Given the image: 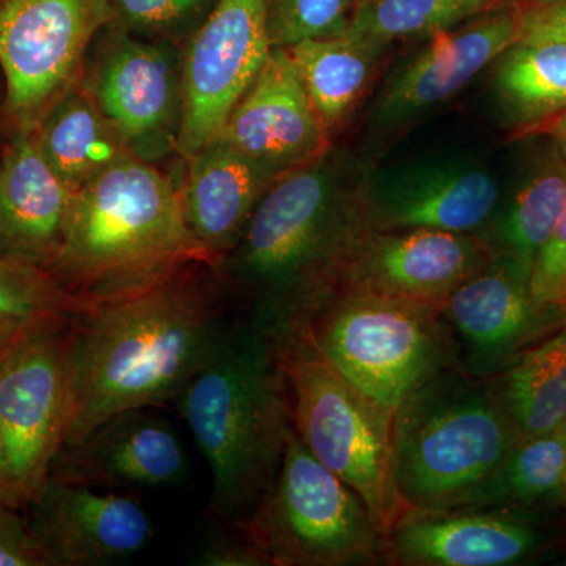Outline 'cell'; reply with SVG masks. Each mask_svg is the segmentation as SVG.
Masks as SVG:
<instances>
[{
    "label": "cell",
    "instance_id": "obj_1",
    "mask_svg": "<svg viewBox=\"0 0 566 566\" xmlns=\"http://www.w3.org/2000/svg\"><path fill=\"white\" fill-rule=\"evenodd\" d=\"M210 266L70 312L63 449L120 412L178 400L210 363L230 327L203 275Z\"/></svg>",
    "mask_w": 566,
    "mask_h": 566
},
{
    "label": "cell",
    "instance_id": "obj_2",
    "mask_svg": "<svg viewBox=\"0 0 566 566\" xmlns=\"http://www.w3.org/2000/svg\"><path fill=\"white\" fill-rule=\"evenodd\" d=\"M178 403L210 465L211 512L245 528L277 479L293 430L277 334L253 316L230 324Z\"/></svg>",
    "mask_w": 566,
    "mask_h": 566
},
{
    "label": "cell",
    "instance_id": "obj_3",
    "mask_svg": "<svg viewBox=\"0 0 566 566\" xmlns=\"http://www.w3.org/2000/svg\"><path fill=\"white\" fill-rule=\"evenodd\" d=\"M196 264L214 266V260L185 221L177 182L132 155L74 193L48 275L73 311Z\"/></svg>",
    "mask_w": 566,
    "mask_h": 566
},
{
    "label": "cell",
    "instance_id": "obj_4",
    "mask_svg": "<svg viewBox=\"0 0 566 566\" xmlns=\"http://www.w3.org/2000/svg\"><path fill=\"white\" fill-rule=\"evenodd\" d=\"M364 230V218L345 203L340 166L329 150L270 186L214 271L243 289L253 318L281 337L333 290L346 251Z\"/></svg>",
    "mask_w": 566,
    "mask_h": 566
},
{
    "label": "cell",
    "instance_id": "obj_5",
    "mask_svg": "<svg viewBox=\"0 0 566 566\" xmlns=\"http://www.w3.org/2000/svg\"><path fill=\"white\" fill-rule=\"evenodd\" d=\"M520 439L491 382L447 368L395 411V486L408 509L471 505Z\"/></svg>",
    "mask_w": 566,
    "mask_h": 566
},
{
    "label": "cell",
    "instance_id": "obj_6",
    "mask_svg": "<svg viewBox=\"0 0 566 566\" xmlns=\"http://www.w3.org/2000/svg\"><path fill=\"white\" fill-rule=\"evenodd\" d=\"M441 315L386 294L334 289L290 331H301L338 374L395 415L409 395L455 364Z\"/></svg>",
    "mask_w": 566,
    "mask_h": 566
},
{
    "label": "cell",
    "instance_id": "obj_7",
    "mask_svg": "<svg viewBox=\"0 0 566 566\" xmlns=\"http://www.w3.org/2000/svg\"><path fill=\"white\" fill-rule=\"evenodd\" d=\"M279 340L294 430L319 463L360 495L386 536L408 509L394 480V415L338 374L301 331Z\"/></svg>",
    "mask_w": 566,
    "mask_h": 566
},
{
    "label": "cell",
    "instance_id": "obj_8",
    "mask_svg": "<svg viewBox=\"0 0 566 566\" xmlns=\"http://www.w3.org/2000/svg\"><path fill=\"white\" fill-rule=\"evenodd\" d=\"M245 531L275 566L371 565L386 553L360 495L316 460L294 427L277 479Z\"/></svg>",
    "mask_w": 566,
    "mask_h": 566
},
{
    "label": "cell",
    "instance_id": "obj_9",
    "mask_svg": "<svg viewBox=\"0 0 566 566\" xmlns=\"http://www.w3.org/2000/svg\"><path fill=\"white\" fill-rule=\"evenodd\" d=\"M70 312L11 335L0 360V504L21 512L50 479L65 446Z\"/></svg>",
    "mask_w": 566,
    "mask_h": 566
},
{
    "label": "cell",
    "instance_id": "obj_10",
    "mask_svg": "<svg viewBox=\"0 0 566 566\" xmlns=\"http://www.w3.org/2000/svg\"><path fill=\"white\" fill-rule=\"evenodd\" d=\"M111 22L112 0H0V112L9 136L32 133L80 84L92 44Z\"/></svg>",
    "mask_w": 566,
    "mask_h": 566
},
{
    "label": "cell",
    "instance_id": "obj_11",
    "mask_svg": "<svg viewBox=\"0 0 566 566\" xmlns=\"http://www.w3.org/2000/svg\"><path fill=\"white\" fill-rule=\"evenodd\" d=\"M126 147L156 164L177 155L182 120V46L111 22L96 36L81 80Z\"/></svg>",
    "mask_w": 566,
    "mask_h": 566
},
{
    "label": "cell",
    "instance_id": "obj_12",
    "mask_svg": "<svg viewBox=\"0 0 566 566\" xmlns=\"http://www.w3.org/2000/svg\"><path fill=\"white\" fill-rule=\"evenodd\" d=\"M271 51L268 0H216L182 46L185 120L177 156L188 158L221 134Z\"/></svg>",
    "mask_w": 566,
    "mask_h": 566
},
{
    "label": "cell",
    "instance_id": "obj_13",
    "mask_svg": "<svg viewBox=\"0 0 566 566\" xmlns=\"http://www.w3.org/2000/svg\"><path fill=\"white\" fill-rule=\"evenodd\" d=\"M493 260L491 249L468 233L365 229L345 253L333 290H367L442 311Z\"/></svg>",
    "mask_w": 566,
    "mask_h": 566
},
{
    "label": "cell",
    "instance_id": "obj_14",
    "mask_svg": "<svg viewBox=\"0 0 566 566\" xmlns=\"http://www.w3.org/2000/svg\"><path fill=\"white\" fill-rule=\"evenodd\" d=\"M51 566H107L133 557L153 538L144 506L51 474L22 510Z\"/></svg>",
    "mask_w": 566,
    "mask_h": 566
},
{
    "label": "cell",
    "instance_id": "obj_15",
    "mask_svg": "<svg viewBox=\"0 0 566 566\" xmlns=\"http://www.w3.org/2000/svg\"><path fill=\"white\" fill-rule=\"evenodd\" d=\"M216 139L275 175L331 150V134L285 48H273Z\"/></svg>",
    "mask_w": 566,
    "mask_h": 566
},
{
    "label": "cell",
    "instance_id": "obj_16",
    "mask_svg": "<svg viewBox=\"0 0 566 566\" xmlns=\"http://www.w3.org/2000/svg\"><path fill=\"white\" fill-rule=\"evenodd\" d=\"M538 546L535 528L491 506L406 509L386 535L385 558L405 566H505Z\"/></svg>",
    "mask_w": 566,
    "mask_h": 566
},
{
    "label": "cell",
    "instance_id": "obj_17",
    "mask_svg": "<svg viewBox=\"0 0 566 566\" xmlns=\"http://www.w3.org/2000/svg\"><path fill=\"white\" fill-rule=\"evenodd\" d=\"M428 46L398 71L376 103L374 118L397 125L452 98L517 41L512 0L480 14L460 31L434 33Z\"/></svg>",
    "mask_w": 566,
    "mask_h": 566
},
{
    "label": "cell",
    "instance_id": "obj_18",
    "mask_svg": "<svg viewBox=\"0 0 566 566\" xmlns=\"http://www.w3.org/2000/svg\"><path fill=\"white\" fill-rule=\"evenodd\" d=\"M73 199L32 133L10 134L0 151V256L48 274L61 251Z\"/></svg>",
    "mask_w": 566,
    "mask_h": 566
},
{
    "label": "cell",
    "instance_id": "obj_19",
    "mask_svg": "<svg viewBox=\"0 0 566 566\" xmlns=\"http://www.w3.org/2000/svg\"><path fill=\"white\" fill-rule=\"evenodd\" d=\"M497 199V182L479 167H416L376 182L365 229L474 232L491 218Z\"/></svg>",
    "mask_w": 566,
    "mask_h": 566
},
{
    "label": "cell",
    "instance_id": "obj_20",
    "mask_svg": "<svg viewBox=\"0 0 566 566\" xmlns=\"http://www.w3.org/2000/svg\"><path fill=\"white\" fill-rule=\"evenodd\" d=\"M188 472L185 450L174 428L147 409L120 412L84 441L66 447L51 474L88 483L156 488L174 485Z\"/></svg>",
    "mask_w": 566,
    "mask_h": 566
},
{
    "label": "cell",
    "instance_id": "obj_21",
    "mask_svg": "<svg viewBox=\"0 0 566 566\" xmlns=\"http://www.w3.org/2000/svg\"><path fill=\"white\" fill-rule=\"evenodd\" d=\"M178 185L189 230L216 263L243 237L253 211L281 175L249 161L214 139L182 158Z\"/></svg>",
    "mask_w": 566,
    "mask_h": 566
},
{
    "label": "cell",
    "instance_id": "obj_22",
    "mask_svg": "<svg viewBox=\"0 0 566 566\" xmlns=\"http://www.w3.org/2000/svg\"><path fill=\"white\" fill-rule=\"evenodd\" d=\"M536 308L528 273L505 256L491 262L452 293L442 316L460 334L476 365L497 363L534 324Z\"/></svg>",
    "mask_w": 566,
    "mask_h": 566
},
{
    "label": "cell",
    "instance_id": "obj_23",
    "mask_svg": "<svg viewBox=\"0 0 566 566\" xmlns=\"http://www.w3.org/2000/svg\"><path fill=\"white\" fill-rule=\"evenodd\" d=\"M32 137L52 172L74 193L133 155L81 82L52 104Z\"/></svg>",
    "mask_w": 566,
    "mask_h": 566
},
{
    "label": "cell",
    "instance_id": "obj_24",
    "mask_svg": "<svg viewBox=\"0 0 566 566\" xmlns=\"http://www.w3.org/2000/svg\"><path fill=\"white\" fill-rule=\"evenodd\" d=\"M331 136L348 120L386 46L342 35L285 48Z\"/></svg>",
    "mask_w": 566,
    "mask_h": 566
},
{
    "label": "cell",
    "instance_id": "obj_25",
    "mask_svg": "<svg viewBox=\"0 0 566 566\" xmlns=\"http://www.w3.org/2000/svg\"><path fill=\"white\" fill-rule=\"evenodd\" d=\"M494 87L521 132L566 111V41H516L497 59Z\"/></svg>",
    "mask_w": 566,
    "mask_h": 566
},
{
    "label": "cell",
    "instance_id": "obj_26",
    "mask_svg": "<svg viewBox=\"0 0 566 566\" xmlns=\"http://www.w3.org/2000/svg\"><path fill=\"white\" fill-rule=\"evenodd\" d=\"M493 386L520 438L557 430L566 419V333L521 354Z\"/></svg>",
    "mask_w": 566,
    "mask_h": 566
},
{
    "label": "cell",
    "instance_id": "obj_27",
    "mask_svg": "<svg viewBox=\"0 0 566 566\" xmlns=\"http://www.w3.org/2000/svg\"><path fill=\"white\" fill-rule=\"evenodd\" d=\"M566 442L557 430L521 438L468 506L539 504L565 493Z\"/></svg>",
    "mask_w": 566,
    "mask_h": 566
},
{
    "label": "cell",
    "instance_id": "obj_28",
    "mask_svg": "<svg viewBox=\"0 0 566 566\" xmlns=\"http://www.w3.org/2000/svg\"><path fill=\"white\" fill-rule=\"evenodd\" d=\"M509 0H359L346 35L387 46L390 41L450 31Z\"/></svg>",
    "mask_w": 566,
    "mask_h": 566
},
{
    "label": "cell",
    "instance_id": "obj_29",
    "mask_svg": "<svg viewBox=\"0 0 566 566\" xmlns=\"http://www.w3.org/2000/svg\"><path fill=\"white\" fill-rule=\"evenodd\" d=\"M566 208V159L553 153L517 191L506 212L502 238L510 259L531 273L536 252Z\"/></svg>",
    "mask_w": 566,
    "mask_h": 566
},
{
    "label": "cell",
    "instance_id": "obj_30",
    "mask_svg": "<svg viewBox=\"0 0 566 566\" xmlns=\"http://www.w3.org/2000/svg\"><path fill=\"white\" fill-rule=\"evenodd\" d=\"M70 311L69 301L50 275L0 256V337H10L33 322Z\"/></svg>",
    "mask_w": 566,
    "mask_h": 566
},
{
    "label": "cell",
    "instance_id": "obj_31",
    "mask_svg": "<svg viewBox=\"0 0 566 566\" xmlns=\"http://www.w3.org/2000/svg\"><path fill=\"white\" fill-rule=\"evenodd\" d=\"M352 0H268V31L273 48L305 40L345 35L352 24Z\"/></svg>",
    "mask_w": 566,
    "mask_h": 566
},
{
    "label": "cell",
    "instance_id": "obj_32",
    "mask_svg": "<svg viewBox=\"0 0 566 566\" xmlns=\"http://www.w3.org/2000/svg\"><path fill=\"white\" fill-rule=\"evenodd\" d=\"M216 0H112L114 22L147 39H189L210 13Z\"/></svg>",
    "mask_w": 566,
    "mask_h": 566
},
{
    "label": "cell",
    "instance_id": "obj_33",
    "mask_svg": "<svg viewBox=\"0 0 566 566\" xmlns=\"http://www.w3.org/2000/svg\"><path fill=\"white\" fill-rule=\"evenodd\" d=\"M528 292L539 307L566 305V208L536 252L528 273Z\"/></svg>",
    "mask_w": 566,
    "mask_h": 566
},
{
    "label": "cell",
    "instance_id": "obj_34",
    "mask_svg": "<svg viewBox=\"0 0 566 566\" xmlns=\"http://www.w3.org/2000/svg\"><path fill=\"white\" fill-rule=\"evenodd\" d=\"M0 566H51L24 513L0 504Z\"/></svg>",
    "mask_w": 566,
    "mask_h": 566
},
{
    "label": "cell",
    "instance_id": "obj_35",
    "mask_svg": "<svg viewBox=\"0 0 566 566\" xmlns=\"http://www.w3.org/2000/svg\"><path fill=\"white\" fill-rule=\"evenodd\" d=\"M517 41H566V0H512Z\"/></svg>",
    "mask_w": 566,
    "mask_h": 566
},
{
    "label": "cell",
    "instance_id": "obj_36",
    "mask_svg": "<svg viewBox=\"0 0 566 566\" xmlns=\"http://www.w3.org/2000/svg\"><path fill=\"white\" fill-rule=\"evenodd\" d=\"M202 566H262L270 565L262 551L253 545L252 539L241 542L229 535L212 536L197 557Z\"/></svg>",
    "mask_w": 566,
    "mask_h": 566
},
{
    "label": "cell",
    "instance_id": "obj_37",
    "mask_svg": "<svg viewBox=\"0 0 566 566\" xmlns=\"http://www.w3.org/2000/svg\"><path fill=\"white\" fill-rule=\"evenodd\" d=\"M521 133L528 134V136H549L557 144H566V111L553 115L546 120L535 123Z\"/></svg>",
    "mask_w": 566,
    "mask_h": 566
},
{
    "label": "cell",
    "instance_id": "obj_38",
    "mask_svg": "<svg viewBox=\"0 0 566 566\" xmlns=\"http://www.w3.org/2000/svg\"><path fill=\"white\" fill-rule=\"evenodd\" d=\"M10 337H11V335H10ZM10 337H0V360H2L3 349H6L7 342H9ZM2 453H3L2 430H0V469H2Z\"/></svg>",
    "mask_w": 566,
    "mask_h": 566
},
{
    "label": "cell",
    "instance_id": "obj_39",
    "mask_svg": "<svg viewBox=\"0 0 566 566\" xmlns=\"http://www.w3.org/2000/svg\"><path fill=\"white\" fill-rule=\"evenodd\" d=\"M3 96H6V85H3L2 74H0V106H2Z\"/></svg>",
    "mask_w": 566,
    "mask_h": 566
},
{
    "label": "cell",
    "instance_id": "obj_40",
    "mask_svg": "<svg viewBox=\"0 0 566 566\" xmlns=\"http://www.w3.org/2000/svg\"><path fill=\"white\" fill-rule=\"evenodd\" d=\"M558 433H560L562 438L565 439L566 442V419L560 423V427L557 428Z\"/></svg>",
    "mask_w": 566,
    "mask_h": 566
},
{
    "label": "cell",
    "instance_id": "obj_41",
    "mask_svg": "<svg viewBox=\"0 0 566 566\" xmlns=\"http://www.w3.org/2000/svg\"><path fill=\"white\" fill-rule=\"evenodd\" d=\"M557 147L560 148L562 155L566 159V144H557Z\"/></svg>",
    "mask_w": 566,
    "mask_h": 566
},
{
    "label": "cell",
    "instance_id": "obj_42",
    "mask_svg": "<svg viewBox=\"0 0 566 566\" xmlns=\"http://www.w3.org/2000/svg\"><path fill=\"white\" fill-rule=\"evenodd\" d=\"M565 494H566V483H565Z\"/></svg>",
    "mask_w": 566,
    "mask_h": 566
}]
</instances>
